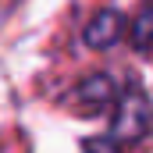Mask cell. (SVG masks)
Returning a JSON list of instances; mask_svg holds the SVG:
<instances>
[{
    "label": "cell",
    "mask_w": 153,
    "mask_h": 153,
    "mask_svg": "<svg viewBox=\"0 0 153 153\" xmlns=\"http://www.w3.org/2000/svg\"><path fill=\"white\" fill-rule=\"evenodd\" d=\"M150 132H153V103L139 85H132L117 96L107 139L117 146H132V143H143Z\"/></svg>",
    "instance_id": "cell-1"
},
{
    "label": "cell",
    "mask_w": 153,
    "mask_h": 153,
    "mask_svg": "<svg viewBox=\"0 0 153 153\" xmlns=\"http://www.w3.org/2000/svg\"><path fill=\"white\" fill-rule=\"evenodd\" d=\"M132 46L135 50H153V0L132 18Z\"/></svg>",
    "instance_id": "cell-4"
},
{
    "label": "cell",
    "mask_w": 153,
    "mask_h": 153,
    "mask_svg": "<svg viewBox=\"0 0 153 153\" xmlns=\"http://www.w3.org/2000/svg\"><path fill=\"white\" fill-rule=\"evenodd\" d=\"M117 96H121L117 93V78L111 71H89L75 85V103L85 107V111H103V107L117 103Z\"/></svg>",
    "instance_id": "cell-2"
},
{
    "label": "cell",
    "mask_w": 153,
    "mask_h": 153,
    "mask_svg": "<svg viewBox=\"0 0 153 153\" xmlns=\"http://www.w3.org/2000/svg\"><path fill=\"white\" fill-rule=\"evenodd\" d=\"M121 29H125L121 11L107 7V11H100V14L89 18V25L82 29V39H85L89 50H107V46H114L117 39H121Z\"/></svg>",
    "instance_id": "cell-3"
}]
</instances>
